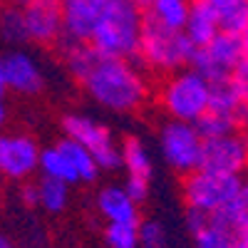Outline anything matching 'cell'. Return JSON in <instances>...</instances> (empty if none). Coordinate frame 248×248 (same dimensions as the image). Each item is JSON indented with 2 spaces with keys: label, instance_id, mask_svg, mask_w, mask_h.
<instances>
[{
  "label": "cell",
  "instance_id": "obj_1",
  "mask_svg": "<svg viewBox=\"0 0 248 248\" xmlns=\"http://www.w3.org/2000/svg\"><path fill=\"white\" fill-rule=\"evenodd\" d=\"M82 85L97 105L122 114L139 109L147 99V79L129 60L122 57L102 55Z\"/></svg>",
  "mask_w": 248,
  "mask_h": 248
},
{
  "label": "cell",
  "instance_id": "obj_2",
  "mask_svg": "<svg viewBox=\"0 0 248 248\" xmlns=\"http://www.w3.org/2000/svg\"><path fill=\"white\" fill-rule=\"evenodd\" d=\"M141 8L134 0H109L99 13L87 43L105 57H137L139 30H141Z\"/></svg>",
  "mask_w": 248,
  "mask_h": 248
},
{
  "label": "cell",
  "instance_id": "obj_3",
  "mask_svg": "<svg viewBox=\"0 0 248 248\" xmlns=\"http://www.w3.org/2000/svg\"><path fill=\"white\" fill-rule=\"evenodd\" d=\"M144 15V13H141ZM191 40L184 35V30L164 28L149 17H141V30H139V45L137 55L144 60V65L159 72H174L179 67H186L194 55Z\"/></svg>",
  "mask_w": 248,
  "mask_h": 248
},
{
  "label": "cell",
  "instance_id": "obj_4",
  "mask_svg": "<svg viewBox=\"0 0 248 248\" xmlns=\"http://www.w3.org/2000/svg\"><path fill=\"white\" fill-rule=\"evenodd\" d=\"M161 105L171 119L194 124L209 109V79L196 70H184L171 75L161 87Z\"/></svg>",
  "mask_w": 248,
  "mask_h": 248
},
{
  "label": "cell",
  "instance_id": "obj_5",
  "mask_svg": "<svg viewBox=\"0 0 248 248\" xmlns=\"http://www.w3.org/2000/svg\"><path fill=\"white\" fill-rule=\"evenodd\" d=\"M246 57H248V35L218 30L211 43L194 50L189 67L196 70L209 82H214V79L229 77L233 72V67L238 62H243Z\"/></svg>",
  "mask_w": 248,
  "mask_h": 248
},
{
  "label": "cell",
  "instance_id": "obj_6",
  "mask_svg": "<svg viewBox=\"0 0 248 248\" xmlns=\"http://www.w3.org/2000/svg\"><path fill=\"white\" fill-rule=\"evenodd\" d=\"M241 189H246V181L241 179V174H214L206 169H194L184 179L186 206L206 216L214 214L221 203L236 196Z\"/></svg>",
  "mask_w": 248,
  "mask_h": 248
},
{
  "label": "cell",
  "instance_id": "obj_7",
  "mask_svg": "<svg viewBox=\"0 0 248 248\" xmlns=\"http://www.w3.org/2000/svg\"><path fill=\"white\" fill-rule=\"evenodd\" d=\"M62 129H65L67 139L82 144V147L92 154L99 171L122 169V152L117 147L112 132L105 124H99L97 119L85 117V114H67L62 119Z\"/></svg>",
  "mask_w": 248,
  "mask_h": 248
},
{
  "label": "cell",
  "instance_id": "obj_8",
  "mask_svg": "<svg viewBox=\"0 0 248 248\" xmlns=\"http://www.w3.org/2000/svg\"><path fill=\"white\" fill-rule=\"evenodd\" d=\"M203 139L194 129V124L171 119L161 127V154L169 161V167L179 174H191L199 169Z\"/></svg>",
  "mask_w": 248,
  "mask_h": 248
},
{
  "label": "cell",
  "instance_id": "obj_9",
  "mask_svg": "<svg viewBox=\"0 0 248 248\" xmlns=\"http://www.w3.org/2000/svg\"><path fill=\"white\" fill-rule=\"evenodd\" d=\"M248 161V147L243 134H223L216 139H203L199 169L214 174H241Z\"/></svg>",
  "mask_w": 248,
  "mask_h": 248
},
{
  "label": "cell",
  "instance_id": "obj_10",
  "mask_svg": "<svg viewBox=\"0 0 248 248\" xmlns=\"http://www.w3.org/2000/svg\"><path fill=\"white\" fill-rule=\"evenodd\" d=\"M0 79L5 90L17 94H40L45 87V75L37 60L23 50H10L0 55Z\"/></svg>",
  "mask_w": 248,
  "mask_h": 248
},
{
  "label": "cell",
  "instance_id": "obj_11",
  "mask_svg": "<svg viewBox=\"0 0 248 248\" xmlns=\"http://www.w3.org/2000/svg\"><path fill=\"white\" fill-rule=\"evenodd\" d=\"M40 147L28 134L0 137V176H8L13 181L30 179L37 171Z\"/></svg>",
  "mask_w": 248,
  "mask_h": 248
},
{
  "label": "cell",
  "instance_id": "obj_12",
  "mask_svg": "<svg viewBox=\"0 0 248 248\" xmlns=\"http://www.w3.org/2000/svg\"><path fill=\"white\" fill-rule=\"evenodd\" d=\"M30 43L52 45L62 40V5L60 0H30L20 8Z\"/></svg>",
  "mask_w": 248,
  "mask_h": 248
},
{
  "label": "cell",
  "instance_id": "obj_13",
  "mask_svg": "<svg viewBox=\"0 0 248 248\" xmlns=\"http://www.w3.org/2000/svg\"><path fill=\"white\" fill-rule=\"evenodd\" d=\"M109 0H60L62 5V40L67 45L87 43L99 13Z\"/></svg>",
  "mask_w": 248,
  "mask_h": 248
},
{
  "label": "cell",
  "instance_id": "obj_14",
  "mask_svg": "<svg viewBox=\"0 0 248 248\" xmlns=\"http://www.w3.org/2000/svg\"><path fill=\"white\" fill-rule=\"evenodd\" d=\"M97 209L107 218V223H127V226H139V203L127 196L122 186H105L97 194Z\"/></svg>",
  "mask_w": 248,
  "mask_h": 248
},
{
  "label": "cell",
  "instance_id": "obj_15",
  "mask_svg": "<svg viewBox=\"0 0 248 248\" xmlns=\"http://www.w3.org/2000/svg\"><path fill=\"white\" fill-rule=\"evenodd\" d=\"M218 17L216 13L206 5V0H191L189 13H186L184 23V35L191 40L194 47H203L206 43H211L218 32Z\"/></svg>",
  "mask_w": 248,
  "mask_h": 248
},
{
  "label": "cell",
  "instance_id": "obj_16",
  "mask_svg": "<svg viewBox=\"0 0 248 248\" xmlns=\"http://www.w3.org/2000/svg\"><path fill=\"white\" fill-rule=\"evenodd\" d=\"M209 226H216L231 236L248 233V189H241L214 214H209Z\"/></svg>",
  "mask_w": 248,
  "mask_h": 248
},
{
  "label": "cell",
  "instance_id": "obj_17",
  "mask_svg": "<svg viewBox=\"0 0 248 248\" xmlns=\"http://www.w3.org/2000/svg\"><path fill=\"white\" fill-rule=\"evenodd\" d=\"M206 5L216 13L221 30L248 35V0H206Z\"/></svg>",
  "mask_w": 248,
  "mask_h": 248
},
{
  "label": "cell",
  "instance_id": "obj_18",
  "mask_svg": "<svg viewBox=\"0 0 248 248\" xmlns=\"http://www.w3.org/2000/svg\"><path fill=\"white\" fill-rule=\"evenodd\" d=\"M191 0H149L144 8V17L154 20V23L171 28V30H184L186 23V13H189Z\"/></svg>",
  "mask_w": 248,
  "mask_h": 248
},
{
  "label": "cell",
  "instance_id": "obj_19",
  "mask_svg": "<svg viewBox=\"0 0 248 248\" xmlns=\"http://www.w3.org/2000/svg\"><path fill=\"white\" fill-rule=\"evenodd\" d=\"M55 147L67 156V161H70V167L75 169V174H77V181H85V184H92L97 176H99V167L94 164V159H92V154L82 147V144H77V141H72V139H62V141H57Z\"/></svg>",
  "mask_w": 248,
  "mask_h": 248
},
{
  "label": "cell",
  "instance_id": "obj_20",
  "mask_svg": "<svg viewBox=\"0 0 248 248\" xmlns=\"http://www.w3.org/2000/svg\"><path fill=\"white\" fill-rule=\"evenodd\" d=\"M122 152V167L127 169V176H141V179H152L154 167H152V156L144 147V141L137 137H129L127 141L119 147Z\"/></svg>",
  "mask_w": 248,
  "mask_h": 248
},
{
  "label": "cell",
  "instance_id": "obj_21",
  "mask_svg": "<svg viewBox=\"0 0 248 248\" xmlns=\"http://www.w3.org/2000/svg\"><path fill=\"white\" fill-rule=\"evenodd\" d=\"M37 169L43 171V176L47 179H57L62 184H77V174L70 167L67 156L62 154L57 147H47V149H40V159H37Z\"/></svg>",
  "mask_w": 248,
  "mask_h": 248
},
{
  "label": "cell",
  "instance_id": "obj_22",
  "mask_svg": "<svg viewBox=\"0 0 248 248\" xmlns=\"http://www.w3.org/2000/svg\"><path fill=\"white\" fill-rule=\"evenodd\" d=\"M70 203V186L62 184L57 179L43 176V181L37 184V206L45 209L47 214H62Z\"/></svg>",
  "mask_w": 248,
  "mask_h": 248
},
{
  "label": "cell",
  "instance_id": "obj_23",
  "mask_svg": "<svg viewBox=\"0 0 248 248\" xmlns=\"http://www.w3.org/2000/svg\"><path fill=\"white\" fill-rule=\"evenodd\" d=\"M102 55L90 45V43H77V45H70V50H67V72L75 77V79H85L90 72H92V67L97 65V60H99Z\"/></svg>",
  "mask_w": 248,
  "mask_h": 248
},
{
  "label": "cell",
  "instance_id": "obj_24",
  "mask_svg": "<svg viewBox=\"0 0 248 248\" xmlns=\"http://www.w3.org/2000/svg\"><path fill=\"white\" fill-rule=\"evenodd\" d=\"M0 37H3L8 45L28 43L25 23H23V13H20V8L5 5L3 10H0Z\"/></svg>",
  "mask_w": 248,
  "mask_h": 248
},
{
  "label": "cell",
  "instance_id": "obj_25",
  "mask_svg": "<svg viewBox=\"0 0 248 248\" xmlns=\"http://www.w3.org/2000/svg\"><path fill=\"white\" fill-rule=\"evenodd\" d=\"M236 127H238L236 119L216 114V112H203L194 122V129L199 132L201 139H216V137H223V134H231V132H236Z\"/></svg>",
  "mask_w": 248,
  "mask_h": 248
},
{
  "label": "cell",
  "instance_id": "obj_26",
  "mask_svg": "<svg viewBox=\"0 0 248 248\" xmlns=\"http://www.w3.org/2000/svg\"><path fill=\"white\" fill-rule=\"evenodd\" d=\"M105 241H107V248H139L137 226H127V223H107Z\"/></svg>",
  "mask_w": 248,
  "mask_h": 248
},
{
  "label": "cell",
  "instance_id": "obj_27",
  "mask_svg": "<svg viewBox=\"0 0 248 248\" xmlns=\"http://www.w3.org/2000/svg\"><path fill=\"white\" fill-rule=\"evenodd\" d=\"M137 238L139 248H169L167 231L159 221H144L137 226Z\"/></svg>",
  "mask_w": 248,
  "mask_h": 248
},
{
  "label": "cell",
  "instance_id": "obj_28",
  "mask_svg": "<svg viewBox=\"0 0 248 248\" xmlns=\"http://www.w3.org/2000/svg\"><path fill=\"white\" fill-rule=\"evenodd\" d=\"M194 241H196V248H231L233 236L216 229V226H206L194 236Z\"/></svg>",
  "mask_w": 248,
  "mask_h": 248
},
{
  "label": "cell",
  "instance_id": "obj_29",
  "mask_svg": "<svg viewBox=\"0 0 248 248\" xmlns=\"http://www.w3.org/2000/svg\"><path fill=\"white\" fill-rule=\"evenodd\" d=\"M149 184L152 179H141V176H127V184L122 186L124 191H127V196L137 203H141L144 199L149 196Z\"/></svg>",
  "mask_w": 248,
  "mask_h": 248
},
{
  "label": "cell",
  "instance_id": "obj_30",
  "mask_svg": "<svg viewBox=\"0 0 248 248\" xmlns=\"http://www.w3.org/2000/svg\"><path fill=\"white\" fill-rule=\"evenodd\" d=\"M186 223H189L191 233L196 236L201 229H206V226H209V216H206V214H201V211H194V209H189V216H186Z\"/></svg>",
  "mask_w": 248,
  "mask_h": 248
},
{
  "label": "cell",
  "instance_id": "obj_31",
  "mask_svg": "<svg viewBox=\"0 0 248 248\" xmlns=\"http://www.w3.org/2000/svg\"><path fill=\"white\" fill-rule=\"evenodd\" d=\"M20 199L28 209H37V184H25L20 189Z\"/></svg>",
  "mask_w": 248,
  "mask_h": 248
},
{
  "label": "cell",
  "instance_id": "obj_32",
  "mask_svg": "<svg viewBox=\"0 0 248 248\" xmlns=\"http://www.w3.org/2000/svg\"><path fill=\"white\" fill-rule=\"evenodd\" d=\"M231 248H248V233H238V236H233Z\"/></svg>",
  "mask_w": 248,
  "mask_h": 248
},
{
  "label": "cell",
  "instance_id": "obj_33",
  "mask_svg": "<svg viewBox=\"0 0 248 248\" xmlns=\"http://www.w3.org/2000/svg\"><path fill=\"white\" fill-rule=\"evenodd\" d=\"M5 119H8V107H5V99L0 97V127L5 124Z\"/></svg>",
  "mask_w": 248,
  "mask_h": 248
},
{
  "label": "cell",
  "instance_id": "obj_34",
  "mask_svg": "<svg viewBox=\"0 0 248 248\" xmlns=\"http://www.w3.org/2000/svg\"><path fill=\"white\" fill-rule=\"evenodd\" d=\"M0 248H15V243H13L5 233H0Z\"/></svg>",
  "mask_w": 248,
  "mask_h": 248
},
{
  "label": "cell",
  "instance_id": "obj_35",
  "mask_svg": "<svg viewBox=\"0 0 248 248\" xmlns=\"http://www.w3.org/2000/svg\"><path fill=\"white\" fill-rule=\"evenodd\" d=\"M30 3V0H8V5H13V8H25Z\"/></svg>",
  "mask_w": 248,
  "mask_h": 248
},
{
  "label": "cell",
  "instance_id": "obj_36",
  "mask_svg": "<svg viewBox=\"0 0 248 248\" xmlns=\"http://www.w3.org/2000/svg\"><path fill=\"white\" fill-rule=\"evenodd\" d=\"M5 94V85H3V79H0V97Z\"/></svg>",
  "mask_w": 248,
  "mask_h": 248
}]
</instances>
